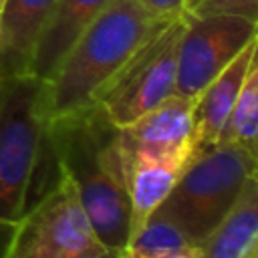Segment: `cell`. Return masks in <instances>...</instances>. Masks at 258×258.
Instances as JSON below:
<instances>
[{"label": "cell", "instance_id": "6da1fadb", "mask_svg": "<svg viewBox=\"0 0 258 258\" xmlns=\"http://www.w3.org/2000/svg\"><path fill=\"white\" fill-rule=\"evenodd\" d=\"M44 147L71 177L103 246L123 250L129 240V196L119 127L95 103L50 119Z\"/></svg>", "mask_w": 258, "mask_h": 258}, {"label": "cell", "instance_id": "7a4b0ae2", "mask_svg": "<svg viewBox=\"0 0 258 258\" xmlns=\"http://www.w3.org/2000/svg\"><path fill=\"white\" fill-rule=\"evenodd\" d=\"M169 22L141 0H113L79 34L48 81V121L95 105L115 75Z\"/></svg>", "mask_w": 258, "mask_h": 258}, {"label": "cell", "instance_id": "3957f363", "mask_svg": "<svg viewBox=\"0 0 258 258\" xmlns=\"http://www.w3.org/2000/svg\"><path fill=\"white\" fill-rule=\"evenodd\" d=\"M48 81L20 75L0 83V258L28 208L48 125Z\"/></svg>", "mask_w": 258, "mask_h": 258}, {"label": "cell", "instance_id": "277c9868", "mask_svg": "<svg viewBox=\"0 0 258 258\" xmlns=\"http://www.w3.org/2000/svg\"><path fill=\"white\" fill-rule=\"evenodd\" d=\"M256 155L240 145H216L191 159L155 210L175 224L191 246H202L256 177Z\"/></svg>", "mask_w": 258, "mask_h": 258}, {"label": "cell", "instance_id": "5b68a950", "mask_svg": "<svg viewBox=\"0 0 258 258\" xmlns=\"http://www.w3.org/2000/svg\"><path fill=\"white\" fill-rule=\"evenodd\" d=\"M103 248L71 177L56 167V179L28 204L2 258H83Z\"/></svg>", "mask_w": 258, "mask_h": 258}, {"label": "cell", "instance_id": "8992f818", "mask_svg": "<svg viewBox=\"0 0 258 258\" xmlns=\"http://www.w3.org/2000/svg\"><path fill=\"white\" fill-rule=\"evenodd\" d=\"M181 30L183 14L153 36L97 97L95 103L115 127H127L175 95L177 42Z\"/></svg>", "mask_w": 258, "mask_h": 258}, {"label": "cell", "instance_id": "52a82bcc", "mask_svg": "<svg viewBox=\"0 0 258 258\" xmlns=\"http://www.w3.org/2000/svg\"><path fill=\"white\" fill-rule=\"evenodd\" d=\"M258 22L232 14H183L177 42L175 95L196 99L250 42Z\"/></svg>", "mask_w": 258, "mask_h": 258}, {"label": "cell", "instance_id": "ba28073f", "mask_svg": "<svg viewBox=\"0 0 258 258\" xmlns=\"http://www.w3.org/2000/svg\"><path fill=\"white\" fill-rule=\"evenodd\" d=\"M194 99L171 95L139 119L121 127L125 163L133 159L189 163Z\"/></svg>", "mask_w": 258, "mask_h": 258}, {"label": "cell", "instance_id": "9c48e42d", "mask_svg": "<svg viewBox=\"0 0 258 258\" xmlns=\"http://www.w3.org/2000/svg\"><path fill=\"white\" fill-rule=\"evenodd\" d=\"M258 40L250 42L196 99L191 115V155L189 161L216 147L230 109L244 85L250 67L258 60Z\"/></svg>", "mask_w": 258, "mask_h": 258}, {"label": "cell", "instance_id": "30bf717a", "mask_svg": "<svg viewBox=\"0 0 258 258\" xmlns=\"http://www.w3.org/2000/svg\"><path fill=\"white\" fill-rule=\"evenodd\" d=\"M56 0H4L0 6V83L28 75L42 28Z\"/></svg>", "mask_w": 258, "mask_h": 258}, {"label": "cell", "instance_id": "8fae6325", "mask_svg": "<svg viewBox=\"0 0 258 258\" xmlns=\"http://www.w3.org/2000/svg\"><path fill=\"white\" fill-rule=\"evenodd\" d=\"M113 0H56L36 42L28 73L50 81L79 34Z\"/></svg>", "mask_w": 258, "mask_h": 258}, {"label": "cell", "instance_id": "7c38bea8", "mask_svg": "<svg viewBox=\"0 0 258 258\" xmlns=\"http://www.w3.org/2000/svg\"><path fill=\"white\" fill-rule=\"evenodd\" d=\"M200 258H258V181L252 177L236 206L200 246Z\"/></svg>", "mask_w": 258, "mask_h": 258}, {"label": "cell", "instance_id": "4fadbf2b", "mask_svg": "<svg viewBox=\"0 0 258 258\" xmlns=\"http://www.w3.org/2000/svg\"><path fill=\"white\" fill-rule=\"evenodd\" d=\"M127 167V196H129V238L155 214L159 204L171 191L179 177L183 163L133 159ZM129 242V240H127Z\"/></svg>", "mask_w": 258, "mask_h": 258}, {"label": "cell", "instance_id": "5bb4252c", "mask_svg": "<svg viewBox=\"0 0 258 258\" xmlns=\"http://www.w3.org/2000/svg\"><path fill=\"white\" fill-rule=\"evenodd\" d=\"M226 143L258 153V60L250 67L216 145Z\"/></svg>", "mask_w": 258, "mask_h": 258}, {"label": "cell", "instance_id": "9a60e30c", "mask_svg": "<svg viewBox=\"0 0 258 258\" xmlns=\"http://www.w3.org/2000/svg\"><path fill=\"white\" fill-rule=\"evenodd\" d=\"M185 246L191 244L181 234V230L163 216L153 214L141 226V230L129 238L123 248V258H155Z\"/></svg>", "mask_w": 258, "mask_h": 258}, {"label": "cell", "instance_id": "2e32d148", "mask_svg": "<svg viewBox=\"0 0 258 258\" xmlns=\"http://www.w3.org/2000/svg\"><path fill=\"white\" fill-rule=\"evenodd\" d=\"M183 14H232L258 22V0H187Z\"/></svg>", "mask_w": 258, "mask_h": 258}, {"label": "cell", "instance_id": "e0dca14e", "mask_svg": "<svg viewBox=\"0 0 258 258\" xmlns=\"http://www.w3.org/2000/svg\"><path fill=\"white\" fill-rule=\"evenodd\" d=\"M141 4L161 20H175L183 14L187 0H141Z\"/></svg>", "mask_w": 258, "mask_h": 258}, {"label": "cell", "instance_id": "ac0fdd59", "mask_svg": "<svg viewBox=\"0 0 258 258\" xmlns=\"http://www.w3.org/2000/svg\"><path fill=\"white\" fill-rule=\"evenodd\" d=\"M155 258H200V248L185 246V248H179V250H173V252H167V254H161Z\"/></svg>", "mask_w": 258, "mask_h": 258}, {"label": "cell", "instance_id": "d6986e66", "mask_svg": "<svg viewBox=\"0 0 258 258\" xmlns=\"http://www.w3.org/2000/svg\"><path fill=\"white\" fill-rule=\"evenodd\" d=\"M83 258H123V250H115V248H103L101 252L83 256Z\"/></svg>", "mask_w": 258, "mask_h": 258}, {"label": "cell", "instance_id": "ffe728a7", "mask_svg": "<svg viewBox=\"0 0 258 258\" xmlns=\"http://www.w3.org/2000/svg\"><path fill=\"white\" fill-rule=\"evenodd\" d=\"M2 4H4V0H0V6H2Z\"/></svg>", "mask_w": 258, "mask_h": 258}]
</instances>
